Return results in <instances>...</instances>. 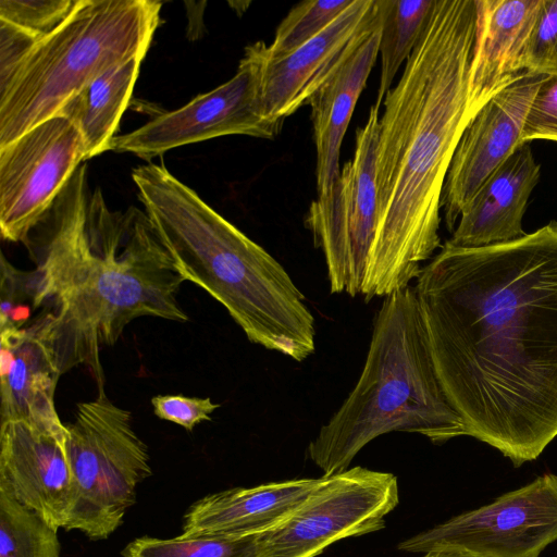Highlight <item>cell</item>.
I'll list each match as a JSON object with an SVG mask.
<instances>
[{"label": "cell", "mask_w": 557, "mask_h": 557, "mask_svg": "<svg viewBox=\"0 0 557 557\" xmlns=\"http://www.w3.org/2000/svg\"><path fill=\"white\" fill-rule=\"evenodd\" d=\"M467 435L519 467L557 437V221L483 247L447 240L414 286Z\"/></svg>", "instance_id": "1"}, {"label": "cell", "mask_w": 557, "mask_h": 557, "mask_svg": "<svg viewBox=\"0 0 557 557\" xmlns=\"http://www.w3.org/2000/svg\"><path fill=\"white\" fill-rule=\"evenodd\" d=\"M36 262L33 322L62 374L87 367L106 377L100 351L135 319L185 322L177 300L185 280L145 211H111L90 191L79 165L26 242Z\"/></svg>", "instance_id": "2"}, {"label": "cell", "mask_w": 557, "mask_h": 557, "mask_svg": "<svg viewBox=\"0 0 557 557\" xmlns=\"http://www.w3.org/2000/svg\"><path fill=\"white\" fill-rule=\"evenodd\" d=\"M475 0H434L384 98L375 151L377 222L366 301L409 286L441 248L440 210L457 145L472 117L469 73Z\"/></svg>", "instance_id": "3"}, {"label": "cell", "mask_w": 557, "mask_h": 557, "mask_svg": "<svg viewBox=\"0 0 557 557\" xmlns=\"http://www.w3.org/2000/svg\"><path fill=\"white\" fill-rule=\"evenodd\" d=\"M137 194L186 281L219 301L247 338L297 362L315 349L314 317L284 267L163 164L133 170Z\"/></svg>", "instance_id": "4"}, {"label": "cell", "mask_w": 557, "mask_h": 557, "mask_svg": "<svg viewBox=\"0 0 557 557\" xmlns=\"http://www.w3.org/2000/svg\"><path fill=\"white\" fill-rule=\"evenodd\" d=\"M391 432L418 433L434 444L467 435L435 370L414 286L379 309L361 374L309 443L323 475L346 471L371 441Z\"/></svg>", "instance_id": "5"}, {"label": "cell", "mask_w": 557, "mask_h": 557, "mask_svg": "<svg viewBox=\"0 0 557 557\" xmlns=\"http://www.w3.org/2000/svg\"><path fill=\"white\" fill-rule=\"evenodd\" d=\"M154 0H77L0 90V147L41 122L101 74L147 53L160 23Z\"/></svg>", "instance_id": "6"}, {"label": "cell", "mask_w": 557, "mask_h": 557, "mask_svg": "<svg viewBox=\"0 0 557 557\" xmlns=\"http://www.w3.org/2000/svg\"><path fill=\"white\" fill-rule=\"evenodd\" d=\"M92 400L77 404L67 424L74 504L64 529L92 540L108 537L135 502V488L151 474L147 445L128 410L113 404L104 385Z\"/></svg>", "instance_id": "7"}, {"label": "cell", "mask_w": 557, "mask_h": 557, "mask_svg": "<svg viewBox=\"0 0 557 557\" xmlns=\"http://www.w3.org/2000/svg\"><path fill=\"white\" fill-rule=\"evenodd\" d=\"M356 132L354 157L333 187L312 201L306 225L323 252L332 294L362 295L377 222L375 151L379 112Z\"/></svg>", "instance_id": "8"}, {"label": "cell", "mask_w": 557, "mask_h": 557, "mask_svg": "<svg viewBox=\"0 0 557 557\" xmlns=\"http://www.w3.org/2000/svg\"><path fill=\"white\" fill-rule=\"evenodd\" d=\"M398 500L389 472L357 466L322 475L294 511L258 534L257 557H315L334 542L382 530Z\"/></svg>", "instance_id": "9"}, {"label": "cell", "mask_w": 557, "mask_h": 557, "mask_svg": "<svg viewBox=\"0 0 557 557\" xmlns=\"http://www.w3.org/2000/svg\"><path fill=\"white\" fill-rule=\"evenodd\" d=\"M264 42L245 49L235 75L183 107L157 114L140 127L115 136L111 150L145 160L173 148L225 135L273 139L283 122L264 115L261 72Z\"/></svg>", "instance_id": "10"}, {"label": "cell", "mask_w": 557, "mask_h": 557, "mask_svg": "<svg viewBox=\"0 0 557 557\" xmlns=\"http://www.w3.org/2000/svg\"><path fill=\"white\" fill-rule=\"evenodd\" d=\"M557 541V475L546 473L399 543L400 550L476 557H539Z\"/></svg>", "instance_id": "11"}, {"label": "cell", "mask_w": 557, "mask_h": 557, "mask_svg": "<svg viewBox=\"0 0 557 557\" xmlns=\"http://www.w3.org/2000/svg\"><path fill=\"white\" fill-rule=\"evenodd\" d=\"M85 160L83 137L62 114L0 147L2 239L26 244Z\"/></svg>", "instance_id": "12"}, {"label": "cell", "mask_w": 557, "mask_h": 557, "mask_svg": "<svg viewBox=\"0 0 557 557\" xmlns=\"http://www.w3.org/2000/svg\"><path fill=\"white\" fill-rule=\"evenodd\" d=\"M545 77L523 73L491 98L466 127L442 194L449 232L479 189L519 147L528 110Z\"/></svg>", "instance_id": "13"}, {"label": "cell", "mask_w": 557, "mask_h": 557, "mask_svg": "<svg viewBox=\"0 0 557 557\" xmlns=\"http://www.w3.org/2000/svg\"><path fill=\"white\" fill-rule=\"evenodd\" d=\"M67 428L60 421H1L0 486L55 529L65 528L74 504Z\"/></svg>", "instance_id": "14"}, {"label": "cell", "mask_w": 557, "mask_h": 557, "mask_svg": "<svg viewBox=\"0 0 557 557\" xmlns=\"http://www.w3.org/2000/svg\"><path fill=\"white\" fill-rule=\"evenodd\" d=\"M379 18L377 0H354L325 29L295 51L272 58L264 45L261 72L264 115L284 122L308 103Z\"/></svg>", "instance_id": "15"}, {"label": "cell", "mask_w": 557, "mask_h": 557, "mask_svg": "<svg viewBox=\"0 0 557 557\" xmlns=\"http://www.w3.org/2000/svg\"><path fill=\"white\" fill-rule=\"evenodd\" d=\"M542 0H475L469 112L479 110L524 72L523 58Z\"/></svg>", "instance_id": "16"}, {"label": "cell", "mask_w": 557, "mask_h": 557, "mask_svg": "<svg viewBox=\"0 0 557 557\" xmlns=\"http://www.w3.org/2000/svg\"><path fill=\"white\" fill-rule=\"evenodd\" d=\"M381 27L380 13L375 24L363 34L308 101L317 152L318 195L329 191L339 176L342 141L379 54Z\"/></svg>", "instance_id": "17"}, {"label": "cell", "mask_w": 557, "mask_h": 557, "mask_svg": "<svg viewBox=\"0 0 557 557\" xmlns=\"http://www.w3.org/2000/svg\"><path fill=\"white\" fill-rule=\"evenodd\" d=\"M540 176L541 165L531 147L521 145L467 205L447 242L457 247H483L524 236L523 215Z\"/></svg>", "instance_id": "18"}, {"label": "cell", "mask_w": 557, "mask_h": 557, "mask_svg": "<svg viewBox=\"0 0 557 557\" xmlns=\"http://www.w3.org/2000/svg\"><path fill=\"white\" fill-rule=\"evenodd\" d=\"M320 481L321 478L287 480L208 495L185 515L182 535L231 537L260 534L294 511Z\"/></svg>", "instance_id": "19"}, {"label": "cell", "mask_w": 557, "mask_h": 557, "mask_svg": "<svg viewBox=\"0 0 557 557\" xmlns=\"http://www.w3.org/2000/svg\"><path fill=\"white\" fill-rule=\"evenodd\" d=\"M0 337L1 421H60L54 393L61 373L36 324L1 330Z\"/></svg>", "instance_id": "20"}, {"label": "cell", "mask_w": 557, "mask_h": 557, "mask_svg": "<svg viewBox=\"0 0 557 557\" xmlns=\"http://www.w3.org/2000/svg\"><path fill=\"white\" fill-rule=\"evenodd\" d=\"M144 55L135 57L98 76L61 109L79 131L86 160L110 150L127 108Z\"/></svg>", "instance_id": "21"}, {"label": "cell", "mask_w": 557, "mask_h": 557, "mask_svg": "<svg viewBox=\"0 0 557 557\" xmlns=\"http://www.w3.org/2000/svg\"><path fill=\"white\" fill-rule=\"evenodd\" d=\"M381 13V75L375 106L380 108L403 62L416 47L434 0H377Z\"/></svg>", "instance_id": "22"}, {"label": "cell", "mask_w": 557, "mask_h": 557, "mask_svg": "<svg viewBox=\"0 0 557 557\" xmlns=\"http://www.w3.org/2000/svg\"><path fill=\"white\" fill-rule=\"evenodd\" d=\"M57 531L0 486V557H60Z\"/></svg>", "instance_id": "23"}, {"label": "cell", "mask_w": 557, "mask_h": 557, "mask_svg": "<svg viewBox=\"0 0 557 557\" xmlns=\"http://www.w3.org/2000/svg\"><path fill=\"white\" fill-rule=\"evenodd\" d=\"M258 534L174 539L139 537L123 550L124 557H257Z\"/></svg>", "instance_id": "24"}, {"label": "cell", "mask_w": 557, "mask_h": 557, "mask_svg": "<svg viewBox=\"0 0 557 557\" xmlns=\"http://www.w3.org/2000/svg\"><path fill=\"white\" fill-rule=\"evenodd\" d=\"M354 0H308L295 5L276 28L269 57L286 55L314 38L336 20Z\"/></svg>", "instance_id": "25"}, {"label": "cell", "mask_w": 557, "mask_h": 557, "mask_svg": "<svg viewBox=\"0 0 557 557\" xmlns=\"http://www.w3.org/2000/svg\"><path fill=\"white\" fill-rule=\"evenodd\" d=\"M77 0H0V20L40 36L58 28Z\"/></svg>", "instance_id": "26"}, {"label": "cell", "mask_w": 557, "mask_h": 557, "mask_svg": "<svg viewBox=\"0 0 557 557\" xmlns=\"http://www.w3.org/2000/svg\"><path fill=\"white\" fill-rule=\"evenodd\" d=\"M0 331L21 329L29 323L34 310V285L30 271L14 268L1 255Z\"/></svg>", "instance_id": "27"}, {"label": "cell", "mask_w": 557, "mask_h": 557, "mask_svg": "<svg viewBox=\"0 0 557 557\" xmlns=\"http://www.w3.org/2000/svg\"><path fill=\"white\" fill-rule=\"evenodd\" d=\"M523 66L525 73L557 74V0H542Z\"/></svg>", "instance_id": "28"}, {"label": "cell", "mask_w": 557, "mask_h": 557, "mask_svg": "<svg viewBox=\"0 0 557 557\" xmlns=\"http://www.w3.org/2000/svg\"><path fill=\"white\" fill-rule=\"evenodd\" d=\"M533 140L557 141V74H548L528 110L520 144Z\"/></svg>", "instance_id": "29"}, {"label": "cell", "mask_w": 557, "mask_h": 557, "mask_svg": "<svg viewBox=\"0 0 557 557\" xmlns=\"http://www.w3.org/2000/svg\"><path fill=\"white\" fill-rule=\"evenodd\" d=\"M151 404L154 414L183 426L187 431L203 422L210 421L211 414L220 407L210 397H187L184 395H157Z\"/></svg>", "instance_id": "30"}, {"label": "cell", "mask_w": 557, "mask_h": 557, "mask_svg": "<svg viewBox=\"0 0 557 557\" xmlns=\"http://www.w3.org/2000/svg\"><path fill=\"white\" fill-rule=\"evenodd\" d=\"M41 38L40 35L0 20V90L8 86Z\"/></svg>", "instance_id": "31"}, {"label": "cell", "mask_w": 557, "mask_h": 557, "mask_svg": "<svg viewBox=\"0 0 557 557\" xmlns=\"http://www.w3.org/2000/svg\"><path fill=\"white\" fill-rule=\"evenodd\" d=\"M422 557H476L470 554L456 550H433L425 553Z\"/></svg>", "instance_id": "32"}]
</instances>
